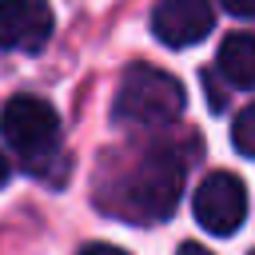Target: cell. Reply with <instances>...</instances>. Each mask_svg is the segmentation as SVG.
<instances>
[{
    "mask_svg": "<svg viewBox=\"0 0 255 255\" xmlns=\"http://www.w3.org/2000/svg\"><path fill=\"white\" fill-rule=\"evenodd\" d=\"M215 68L231 88H255V36L251 32L223 36V44L215 52Z\"/></svg>",
    "mask_w": 255,
    "mask_h": 255,
    "instance_id": "7",
    "label": "cell"
},
{
    "mask_svg": "<svg viewBox=\"0 0 255 255\" xmlns=\"http://www.w3.org/2000/svg\"><path fill=\"white\" fill-rule=\"evenodd\" d=\"M175 255H211V251H207V247H199V243H183Z\"/></svg>",
    "mask_w": 255,
    "mask_h": 255,
    "instance_id": "11",
    "label": "cell"
},
{
    "mask_svg": "<svg viewBox=\"0 0 255 255\" xmlns=\"http://www.w3.org/2000/svg\"><path fill=\"white\" fill-rule=\"evenodd\" d=\"M195 223L211 235H235L247 215V187L231 171H207L191 195Z\"/></svg>",
    "mask_w": 255,
    "mask_h": 255,
    "instance_id": "4",
    "label": "cell"
},
{
    "mask_svg": "<svg viewBox=\"0 0 255 255\" xmlns=\"http://www.w3.org/2000/svg\"><path fill=\"white\" fill-rule=\"evenodd\" d=\"M251 255H255V251H251Z\"/></svg>",
    "mask_w": 255,
    "mask_h": 255,
    "instance_id": "13",
    "label": "cell"
},
{
    "mask_svg": "<svg viewBox=\"0 0 255 255\" xmlns=\"http://www.w3.org/2000/svg\"><path fill=\"white\" fill-rule=\"evenodd\" d=\"M215 28V4L211 0H159L151 8V32L167 48H191L207 40Z\"/></svg>",
    "mask_w": 255,
    "mask_h": 255,
    "instance_id": "5",
    "label": "cell"
},
{
    "mask_svg": "<svg viewBox=\"0 0 255 255\" xmlns=\"http://www.w3.org/2000/svg\"><path fill=\"white\" fill-rule=\"evenodd\" d=\"M0 131H4L8 147L28 167H40L44 159H52L60 151V116L40 96H16V100H8L4 112H0Z\"/></svg>",
    "mask_w": 255,
    "mask_h": 255,
    "instance_id": "3",
    "label": "cell"
},
{
    "mask_svg": "<svg viewBox=\"0 0 255 255\" xmlns=\"http://www.w3.org/2000/svg\"><path fill=\"white\" fill-rule=\"evenodd\" d=\"M183 175H187V159L171 143H155L128 171H120L112 179V187L100 203H104V211L131 219V223H163L179 203Z\"/></svg>",
    "mask_w": 255,
    "mask_h": 255,
    "instance_id": "1",
    "label": "cell"
},
{
    "mask_svg": "<svg viewBox=\"0 0 255 255\" xmlns=\"http://www.w3.org/2000/svg\"><path fill=\"white\" fill-rule=\"evenodd\" d=\"M183 84L151 64H131L116 88V104H112V120L124 128H163L171 120L183 116Z\"/></svg>",
    "mask_w": 255,
    "mask_h": 255,
    "instance_id": "2",
    "label": "cell"
},
{
    "mask_svg": "<svg viewBox=\"0 0 255 255\" xmlns=\"http://www.w3.org/2000/svg\"><path fill=\"white\" fill-rule=\"evenodd\" d=\"M231 16H255V0H219Z\"/></svg>",
    "mask_w": 255,
    "mask_h": 255,
    "instance_id": "9",
    "label": "cell"
},
{
    "mask_svg": "<svg viewBox=\"0 0 255 255\" xmlns=\"http://www.w3.org/2000/svg\"><path fill=\"white\" fill-rule=\"evenodd\" d=\"M231 143H235L239 155L255 159V104H247V108L239 112V120H235V128H231Z\"/></svg>",
    "mask_w": 255,
    "mask_h": 255,
    "instance_id": "8",
    "label": "cell"
},
{
    "mask_svg": "<svg viewBox=\"0 0 255 255\" xmlns=\"http://www.w3.org/2000/svg\"><path fill=\"white\" fill-rule=\"evenodd\" d=\"M8 171H12V167H8V159H4V151H0V187L8 183Z\"/></svg>",
    "mask_w": 255,
    "mask_h": 255,
    "instance_id": "12",
    "label": "cell"
},
{
    "mask_svg": "<svg viewBox=\"0 0 255 255\" xmlns=\"http://www.w3.org/2000/svg\"><path fill=\"white\" fill-rule=\"evenodd\" d=\"M56 16L48 0H0V48L40 52L52 40Z\"/></svg>",
    "mask_w": 255,
    "mask_h": 255,
    "instance_id": "6",
    "label": "cell"
},
{
    "mask_svg": "<svg viewBox=\"0 0 255 255\" xmlns=\"http://www.w3.org/2000/svg\"><path fill=\"white\" fill-rule=\"evenodd\" d=\"M80 255H128V251L112 247V243H88V247H80Z\"/></svg>",
    "mask_w": 255,
    "mask_h": 255,
    "instance_id": "10",
    "label": "cell"
}]
</instances>
